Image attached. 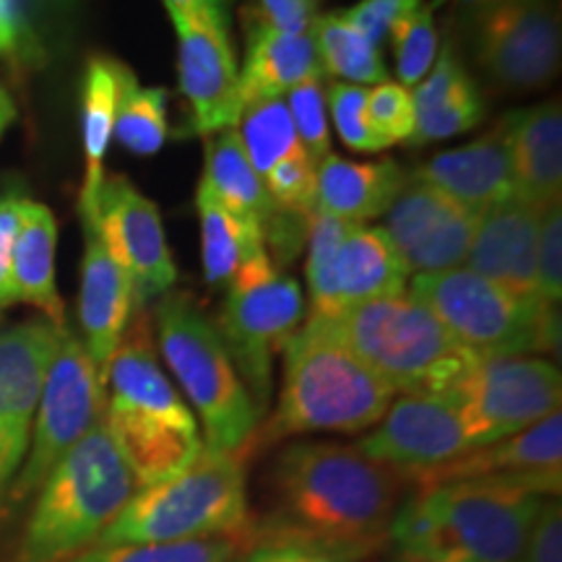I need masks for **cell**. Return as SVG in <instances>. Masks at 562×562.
<instances>
[{
	"instance_id": "cell-1",
	"label": "cell",
	"mask_w": 562,
	"mask_h": 562,
	"mask_svg": "<svg viewBox=\"0 0 562 562\" xmlns=\"http://www.w3.org/2000/svg\"><path fill=\"white\" fill-rule=\"evenodd\" d=\"M273 510L258 539H300L360 562L391 544L409 487L404 472L341 442H294L271 474Z\"/></svg>"
},
{
	"instance_id": "cell-2",
	"label": "cell",
	"mask_w": 562,
	"mask_h": 562,
	"mask_svg": "<svg viewBox=\"0 0 562 562\" xmlns=\"http://www.w3.org/2000/svg\"><path fill=\"white\" fill-rule=\"evenodd\" d=\"M544 497L508 482H448L404 497L391 526L402 562H521Z\"/></svg>"
},
{
	"instance_id": "cell-3",
	"label": "cell",
	"mask_w": 562,
	"mask_h": 562,
	"mask_svg": "<svg viewBox=\"0 0 562 562\" xmlns=\"http://www.w3.org/2000/svg\"><path fill=\"white\" fill-rule=\"evenodd\" d=\"M104 425L138 487L175 476L203 451L199 422L161 370L144 313L128 323L104 368Z\"/></svg>"
},
{
	"instance_id": "cell-4",
	"label": "cell",
	"mask_w": 562,
	"mask_h": 562,
	"mask_svg": "<svg viewBox=\"0 0 562 562\" xmlns=\"http://www.w3.org/2000/svg\"><path fill=\"white\" fill-rule=\"evenodd\" d=\"M393 396L396 391L381 375L318 323L307 321L284 347L277 412L256 432L250 448L290 435L370 430L389 412Z\"/></svg>"
},
{
	"instance_id": "cell-5",
	"label": "cell",
	"mask_w": 562,
	"mask_h": 562,
	"mask_svg": "<svg viewBox=\"0 0 562 562\" xmlns=\"http://www.w3.org/2000/svg\"><path fill=\"white\" fill-rule=\"evenodd\" d=\"M136 492V476L102 419L37 490L13 562H66L94 544Z\"/></svg>"
},
{
	"instance_id": "cell-6",
	"label": "cell",
	"mask_w": 562,
	"mask_h": 562,
	"mask_svg": "<svg viewBox=\"0 0 562 562\" xmlns=\"http://www.w3.org/2000/svg\"><path fill=\"white\" fill-rule=\"evenodd\" d=\"M307 321L341 341L396 393H448L476 360L406 292L360 302L334 318Z\"/></svg>"
},
{
	"instance_id": "cell-7",
	"label": "cell",
	"mask_w": 562,
	"mask_h": 562,
	"mask_svg": "<svg viewBox=\"0 0 562 562\" xmlns=\"http://www.w3.org/2000/svg\"><path fill=\"white\" fill-rule=\"evenodd\" d=\"M248 524L237 453L203 451L182 472L138 487L94 544H180L240 533Z\"/></svg>"
},
{
	"instance_id": "cell-8",
	"label": "cell",
	"mask_w": 562,
	"mask_h": 562,
	"mask_svg": "<svg viewBox=\"0 0 562 562\" xmlns=\"http://www.w3.org/2000/svg\"><path fill=\"white\" fill-rule=\"evenodd\" d=\"M154 321L161 357L199 412L206 448L237 456L248 451L261 412L252 404L220 331L199 305L180 292L159 297Z\"/></svg>"
},
{
	"instance_id": "cell-9",
	"label": "cell",
	"mask_w": 562,
	"mask_h": 562,
	"mask_svg": "<svg viewBox=\"0 0 562 562\" xmlns=\"http://www.w3.org/2000/svg\"><path fill=\"white\" fill-rule=\"evenodd\" d=\"M412 297L476 357H531L558 349V307L516 297L469 269L417 273Z\"/></svg>"
},
{
	"instance_id": "cell-10",
	"label": "cell",
	"mask_w": 562,
	"mask_h": 562,
	"mask_svg": "<svg viewBox=\"0 0 562 562\" xmlns=\"http://www.w3.org/2000/svg\"><path fill=\"white\" fill-rule=\"evenodd\" d=\"M302 318L305 302L297 281L279 271L266 248L229 279L220 336L258 412L271 396L273 357L294 339Z\"/></svg>"
},
{
	"instance_id": "cell-11",
	"label": "cell",
	"mask_w": 562,
	"mask_h": 562,
	"mask_svg": "<svg viewBox=\"0 0 562 562\" xmlns=\"http://www.w3.org/2000/svg\"><path fill=\"white\" fill-rule=\"evenodd\" d=\"M104 406L108 393L100 368L79 336L63 328L60 344L42 381L30 451L11 484L9 505H24L37 495L63 456L104 419Z\"/></svg>"
},
{
	"instance_id": "cell-12",
	"label": "cell",
	"mask_w": 562,
	"mask_h": 562,
	"mask_svg": "<svg viewBox=\"0 0 562 562\" xmlns=\"http://www.w3.org/2000/svg\"><path fill=\"white\" fill-rule=\"evenodd\" d=\"M406 273L383 227L336 220L318 209L307 220L311 318H334L360 302L404 294Z\"/></svg>"
},
{
	"instance_id": "cell-13",
	"label": "cell",
	"mask_w": 562,
	"mask_h": 562,
	"mask_svg": "<svg viewBox=\"0 0 562 562\" xmlns=\"http://www.w3.org/2000/svg\"><path fill=\"white\" fill-rule=\"evenodd\" d=\"M448 393L474 451L560 412L562 378L542 357H476Z\"/></svg>"
},
{
	"instance_id": "cell-14",
	"label": "cell",
	"mask_w": 562,
	"mask_h": 562,
	"mask_svg": "<svg viewBox=\"0 0 562 562\" xmlns=\"http://www.w3.org/2000/svg\"><path fill=\"white\" fill-rule=\"evenodd\" d=\"M476 63L505 89H539L560 68V13L552 0H513L469 16Z\"/></svg>"
},
{
	"instance_id": "cell-15",
	"label": "cell",
	"mask_w": 562,
	"mask_h": 562,
	"mask_svg": "<svg viewBox=\"0 0 562 562\" xmlns=\"http://www.w3.org/2000/svg\"><path fill=\"white\" fill-rule=\"evenodd\" d=\"M66 326L34 318L0 331V518L26 459L42 381Z\"/></svg>"
},
{
	"instance_id": "cell-16",
	"label": "cell",
	"mask_w": 562,
	"mask_h": 562,
	"mask_svg": "<svg viewBox=\"0 0 562 562\" xmlns=\"http://www.w3.org/2000/svg\"><path fill=\"white\" fill-rule=\"evenodd\" d=\"M100 232L104 248L128 273L136 311L165 297L178 281L159 211L123 175L104 180L91 214L83 216Z\"/></svg>"
},
{
	"instance_id": "cell-17",
	"label": "cell",
	"mask_w": 562,
	"mask_h": 562,
	"mask_svg": "<svg viewBox=\"0 0 562 562\" xmlns=\"http://www.w3.org/2000/svg\"><path fill=\"white\" fill-rule=\"evenodd\" d=\"M178 32L180 91L201 136L227 131L240 117V68L232 50L227 13H170Z\"/></svg>"
},
{
	"instance_id": "cell-18",
	"label": "cell",
	"mask_w": 562,
	"mask_h": 562,
	"mask_svg": "<svg viewBox=\"0 0 562 562\" xmlns=\"http://www.w3.org/2000/svg\"><path fill=\"white\" fill-rule=\"evenodd\" d=\"M476 222L474 211L412 175L385 211L383 232L406 271L432 273L467 261Z\"/></svg>"
},
{
	"instance_id": "cell-19",
	"label": "cell",
	"mask_w": 562,
	"mask_h": 562,
	"mask_svg": "<svg viewBox=\"0 0 562 562\" xmlns=\"http://www.w3.org/2000/svg\"><path fill=\"white\" fill-rule=\"evenodd\" d=\"M355 448L404 474L435 469L472 451L451 393H404Z\"/></svg>"
},
{
	"instance_id": "cell-20",
	"label": "cell",
	"mask_w": 562,
	"mask_h": 562,
	"mask_svg": "<svg viewBox=\"0 0 562 562\" xmlns=\"http://www.w3.org/2000/svg\"><path fill=\"white\" fill-rule=\"evenodd\" d=\"M417 490L448 482L492 480L537 492L542 497H560L562 487V414L550 417L510 435V438L474 448L459 459L440 463L425 472L406 474Z\"/></svg>"
},
{
	"instance_id": "cell-21",
	"label": "cell",
	"mask_w": 562,
	"mask_h": 562,
	"mask_svg": "<svg viewBox=\"0 0 562 562\" xmlns=\"http://www.w3.org/2000/svg\"><path fill=\"white\" fill-rule=\"evenodd\" d=\"M547 209L513 193L480 214L467 256L469 271L516 297L542 302L537 297V243Z\"/></svg>"
},
{
	"instance_id": "cell-22",
	"label": "cell",
	"mask_w": 562,
	"mask_h": 562,
	"mask_svg": "<svg viewBox=\"0 0 562 562\" xmlns=\"http://www.w3.org/2000/svg\"><path fill=\"white\" fill-rule=\"evenodd\" d=\"M83 237H87V248H83L79 292L81 344L104 375L110 357L115 355L117 344L128 328L136 297H133L128 273L110 256L100 232L89 220H83Z\"/></svg>"
},
{
	"instance_id": "cell-23",
	"label": "cell",
	"mask_w": 562,
	"mask_h": 562,
	"mask_svg": "<svg viewBox=\"0 0 562 562\" xmlns=\"http://www.w3.org/2000/svg\"><path fill=\"white\" fill-rule=\"evenodd\" d=\"M414 178L430 182L438 191L459 201L463 209L474 211L476 216L484 214L497 201L516 193L510 149L503 125H497L487 136L476 138L474 144L438 154L427 165H422Z\"/></svg>"
},
{
	"instance_id": "cell-24",
	"label": "cell",
	"mask_w": 562,
	"mask_h": 562,
	"mask_svg": "<svg viewBox=\"0 0 562 562\" xmlns=\"http://www.w3.org/2000/svg\"><path fill=\"white\" fill-rule=\"evenodd\" d=\"M245 32L248 34L240 70V110L266 97H284L297 83L323 76L313 32H279L261 13L252 11L245 21Z\"/></svg>"
},
{
	"instance_id": "cell-25",
	"label": "cell",
	"mask_w": 562,
	"mask_h": 562,
	"mask_svg": "<svg viewBox=\"0 0 562 562\" xmlns=\"http://www.w3.org/2000/svg\"><path fill=\"white\" fill-rule=\"evenodd\" d=\"M510 149L516 193L539 206H554L562 193V112L560 102L513 112L501 123Z\"/></svg>"
},
{
	"instance_id": "cell-26",
	"label": "cell",
	"mask_w": 562,
	"mask_h": 562,
	"mask_svg": "<svg viewBox=\"0 0 562 562\" xmlns=\"http://www.w3.org/2000/svg\"><path fill=\"white\" fill-rule=\"evenodd\" d=\"M414 133L412 144H427L467 133L484 117V100L467 74L453 45L442 47L430 74L412 91Z\"/></svg>"
},
{
	"instance_id": "cell-27",
	"label": "cell",
	"mask_w": 562,
	"mask_h": 562,
	"mask_svg": "<svg viewBox=\"0 0 562 562\" xmlns=\"http://www.w3.org/2000/svg\"><path fill=\"white\" fill-rule=\"evenodd\" d=\"M404 182L406 172L393 159L349 161L328 154L318 165L315 209L336 220L362 224L383 216Z\"/></svg>"
},
{
	"instance_id": "cell-28",
	"label": "cell",
	"mask_w": 562,
	"mask_h": 562,
	"mask_svg": "<svg viewBox=\"0 0 562 562\" xmlns=\"http://www.w3.org/2000/svg\"><path fill=\"white\" fill-rule=\"evenodd\" d=\"M133 79V70L121 60L97 58L89 60L81 87V138H83V186H81V216L91 214L97 195L104 182V154L110 149L115 112L125 83Z\"/></svg>"
},
{
	"instance_id": "cell-29",
	"label": "cell",
	"mask_w": 562,
	"mask_h": 562,
	"mask_svg": "<svg viewBox=\"0 0 562 562\" xmlns=\"http://www.w3.org/2000/svg\"><path fill=\"white\" fill-rule=\"evenodd\" d=\"M55 245H58V222L53 211L26 199L16 245H13L16 302H30L55 326H66V311L55 286Z\"/></svg>"
},
{
	"instance_id": "cell-30",
	"label": "cell",
	"mask_w": 562,
	"mask_h": 562,
	"mask_svg": "<svg viewBox=\"0 0 562 562\" xmlns=\"http://www.w3.org/2000/svg\"><path fill=\"white\" fill-rule=\"evenodd\" d=\"M201 186H206L214 199L224 203L232 214L263 229L273 214L271 195L266 191L261 175L252 170L237 133L227 128L206 140V170Z\"/></svg>"
},
{
	"instance_id": "cell-31",
	"label": "cell",
	"mask_w": 562,
	"mask_h": 562,
	"mask_svg": "<svg viewBox=\"0 0 562 562\" xmlns=\"http://www.w3.org/2000/svg\"><path fill=\"white\" fill-rule=\"evenodd\" d=\"M195 206L201 216V240H203V271L211 286H227L237 269L263 250V229L245 222L243 216L214 199L206 186H199Z\"/></svg>"
},
{
	"instance_id": "cell-32",
	"label": "cell",
	"mask_w": 562,
	"mask_h": 562,
	"mask_svg": "<svg viewBox=\"0 0 562 562\" xmlns=\"http://www.w3.org/2000/svg\"><path fill=\"white\" fill-rule=\"evenodd\" d=\"M313 40L318 47L321 68L326 74L339 76L351 83H383L385 66L378 53V45L364 37L355 24L344 19V13H326L313 24Z\"/></svg>"
},
{
	"instance_id": "cell-33",
	"label": "cell",
	"mask_w": 562,
	"mask_h": 562,
	"mask_svg": "<svg viewBox=\"0 0 562 562\" xmlns=\"http://www.w3.org/2000/svg\"><path fill=\"white\" fill-rule=\"evenodd\" d=\"M235 125L237 138H240L252 170L261 175V180L294 146H300L284 97H266V100L245 104Z\"/></svg>"
},
{
	"instance_id": "cell-34",
	"label": "cell",
	"mask_w": 562,
	"mask_h": 562,
	"mask_svg": "<svg viewBox=\"0 0 562 562\" xmlns=\"http://www.w3.org/2000/svg\"><path fill=\"white\" fill-rule=\"evenodd\" d=\"M115 138L138 157H151L167 140V91L140 87L136 76L125 83L115 112Z\"/></svg>"
},
{
	"instance_id": "cell-35",
	"label": "cell",
	"mask_w": 562,
	"mask_h": 562,
	"mask_svg": "<svg viewBox=\"0 0 562 562\" xmlns=\"http://www.w3.org/2000/svg\"><path fill=\"white\" fill-rule=\"evenodd\" d=\"M235 554V539L216 537L180 544H91L66 562H232Z\"/></svg>"
},
{
	"instance_id": "cell-36",
	"label": "cell",
	"mask_w": 562,
	"mask_h": 562,
	"mask_svg": "<svg viewBox=\"0 0 562 562\" xmlns=\"http://www.w3.org/2000/svg\"><path fill=\"white\" fill-rule=\"evenodd\" d=\"M47 50L37 24V0H0V63L11 74L45 66Z\"/></svg>"
},
{
	"instance_id": "cell-37",
	"label": "cell",
	"mask_w": 562,
	"mask_h": 562,
	"mask_svg": "<svg viewBox=\"0 0 562 562\" xmlns=\"http://www.w3.org/2000/svg\"><path fill=\"white\" fill-rule=\"evenodd\" d=\"M435 5L422 3L417 11L391 26L393 53H396L398 79L406 87L419 83L430 74L435 58H438V30H435Z\"/></svg>"
},
{
	"instance_id": "cell-38",
	"label": "cell",
	"mask_w": 562,
	"mask_h": 562,
	"mask_svg": "<svg viewBox=\"0 0 562 562\" xmlns=\"http://www.w3.org/2000/svg\"><path fill=\"white\" fill-rule=\"evenodd\" d=\"M266 191L271 195L273 209L292 211V214L311 216L318 201V161L305 151V146H294L284 159L263 178Z\"/></svg>"
},
{
	"instance_id": "cell-39",
	"label": "cell",
	"mask_w": 562,
	"mask_h": 562,
	"mask_svg": "<svg viewBox=\"0 0 562 562\" xmlns=\"http://www.w3.org/2000/svg\"><path fill=\"white\" fill-rule=\"evenodd\" d=\"M284 100L286 108H290L300 144L321 165L331 154V133H328L323 76H313V79L297 83V87L286 91Z\"/></svg>"
},
{
	"instance_id": "cell-40",
	"label": "cell",
	"mask_w": 562,
	"mask_h": 562,
	"mask_svg": "<svg viewBox=\"0 0 562 562\" xmlns=\"http://www.w3.org/2000/svg\"><path fill=\"white\" fill-rule=\"evenodd\" d=\"M364 115H368V125L372 133H375L385 146L409 140L414 133L412 91L406 89L404 83H378L375 89L368 91Z\"/></svg>"
},
{
	"instance_id": "cell-41",
	"label": "cell",
	"mask_w": 562,
	"mask_h": 562,
	"mask_svg": "<svg viewBox=\"0 0 562 562\" xmlns=\"http://www.w3.org/2000/svg\"><path fill=\"white\" fill-rule=\"evenodd\" d=\"M331 102V117L344 144L355 151H381L385 144L372 133L364 115L368 91L357 83H334L326 97Z\"/></svg>"
},
{
	"instance_id": "cell-42",
	"label": "cell",
	"mask_w": 562,
	"mask_h": 562,
	"mask_svg": "<svg viewBox=\"0 0 562 562\" xmlns=\"http://www.w3.org/2000/svg\"><path fill=\"white\" fill-rule=\"evenodd\" d=\"M537 297L558 307L562 297V209L554 203L544 211L537 243Z\"/></svg>"
},
{
	"instance_id": "cell-43",
	"label": "cell",
	"mask_w": 562,
	"mask_h": 562,
	"mask_svg": "<svg viewBox=\"0 0 562 562\" xmlns=\"http://www.w3.org/2000/svg\"><path fill=\"white\" fill-rule=\"evenodd\" d=\"M419 5L422 0H360V3L341 13L372 45L381 47V42L391 32V26L404 16H409L412 11H417Z\"/></svg>"
},
{
	"instance_id": "cell-44",
	"label": "cell",
	"mask_w": 562,
	"mask_h": 562,
	"mask_svg": "<svg viewBox=\"0 0 562 562\" xmlns=\"http://www.w3.org/2000/svg\"><path fill=\"white\" fill-rule=\"evenodd\" d=\"M521 562H562V505L560 497H544L526 539Z\"/></svg>"
},
{
	"instance_id": "cell-45",
	"label": "cell",
	"mask_w": 562,
	"mask_h": 562,
	"mask_svg": "<svg viewBox=\"0 0 562 562\" xmlns=\"http://www.w3.org/2000/svg\"><path fill=\"white\" fill-rule=\"evenodd\" d=\"M24 206L26 199H19V195L0 199V313L16 302V290H13V245H16Z\"/></svg>"
},
{
	"instance_id": "cell-46",
	"label": "cell",
	"mask_w": 562,
	"mask_h": 562,
	"mask_svg": "<svg viewBox=\"0 0 562 562\" xmlns=\"http://www.w3.org/2000/svg\"><path fill=\"white\" fill-rule=\"evenodd\" d=\"M243 562H347L326 547L300 539H258Z\"/></svg>"
},
{
	"instance_id": "cell-47",
	"label": "cell",
	"mask_w": 562,
	"mask_h": 562,
	"mask_svg": "<svg viewBox=\"0 0 562 562\" xmlns=\"http://www.w3.org/2000/svg\"><path fill=\"white\" fill-rule=\"evenodd\" d=\"M261 16L273 30L286 34L313 32L318 13V0H261Z\"/></svg>"
},
{
	"instance_id": "cell-48",
	"label": "cell",
	"mask_w": 562,
	"mask_h": 562,
	"mask_svg": "<svg viewBox=\"0 0 562 562\" xmlns=\"http://www.w3.org/2000/svg\"><path fill=\"white\" fill-rule=\"evenodd\" d=\"M229 0H165L170 13H191V11H227Z\"/></svg>"
},
{
	"instance_id": "cell-49",
	"label": "cell",
	"mask_w": 562,
	"mask_h": 562,
	"mask_svg": "<svg viewBox=\"0 0 562 562\" xmlns=\"http://www.w3.org/2000/svg\"><path fill=\"white\" fill-rule=\"evenodd\" d=\"M503 3H513V0H456V11L469 19L474 16V13L495 9V5H503Z\"/></svg>"
},
{
	"instance_id": "cell-50",
	"label": "cell",
	"mask_w": 562,
	"mask_h": 562,
	"mask_svg": "<svg viewBox=\"0 0 562 562\" xmlns=\"http://www.w3.org/2000/svg\"><path fill=\"white\" fill-rule=\"evenodd\" d=\"M16 121V108H13L11 94L5 89H0V136L9 131V125Z\"/></svg>"
}]
</instances>
